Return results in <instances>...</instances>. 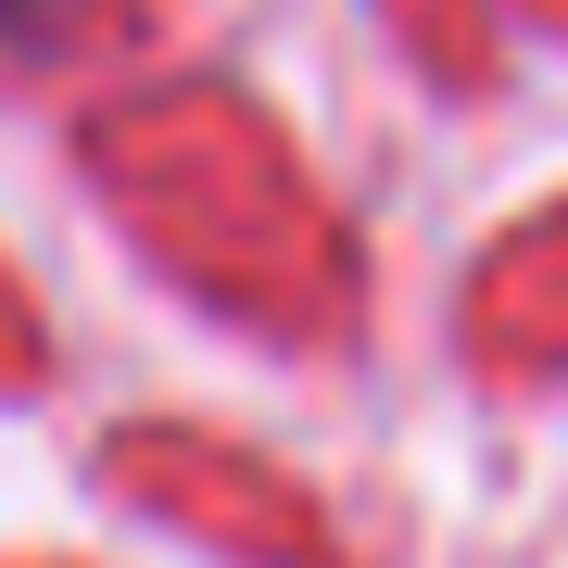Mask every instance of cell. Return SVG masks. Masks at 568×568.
<instances>
[{
    "label": "cell",
    "mask_w": 568,
    "mask_h": 568,
    "mask_svg": "<svg viewBox=\"0 0 568 568\" xmlns=\"http://www.w3.org/2000/svg\"><path fill=\"white\" fill-rule=\"evenodd\" d=\"M89 190L203 316L253 328L278 354H354L366 253L328 215V190L304 178V152L241 89H215V77L126 89L114 114H89Z\"/></svg>",
    "instance_id": "obj_1"
},
{
    "label": "cell",
    "mask_w": 568,
    "mask_h": 568,
    "mask_svg": "<svg viewBox=\"0 0 568 568\" xmlns=\"http://www.w3.org/2000/svg\"><path fill=\"white\" fill-rule=\"evenodd\" d=\"M102 493L140 506L152 530H178V544L227 556V568H366V544L328 518V493L304 467L253 455L241 429H203V417L102 429Z\"/></svg>",
    "instance_id": "obj_2"
},
{
    "label": "cell",
    "mask_w": 568,
    "mask_h": 568,
    "mask_svg": "<svg viewBox=\"0 0 568 568\" xmlns=\"http://www.w3.org/2000/svg\"><path fill=\"white\" fill-rule=\"evenodd\" d=\"M467 354L493 379H556L568 366V203L480 253V278H467Z\"/></svg>",
    "instance_id": "obj_3"
},
{
    "label": "cell",
    "mask_w": 568,
    "mask_h": 568,
    "mask_svg": "<svg viewBox=\"0 0 568 568\" xmlns=\"http://www.w3.org/2000/svg\"><path fill=\"white\" fill-rule=\"evenodd\" d=\"M164 0H0V77H77V63H102L126 39H152Z\"/></svg>",
    "instance_id": "obj_4"
},
{
    "label": "cell",
    "mask_w": 568,
    "mask_h": 568,
    "mask_svg": "<svg viewBox=\"0 0 568 568\" xmlns=\"http://www.w3.org/2000/svg\"><path fill=\"white\" fill-rule=\"evenodd\" d=\"M379 13H392V39H405V51H417V63H429L443 89H480V77H493L480 0H379Z\"/></svg>",
    "instance_id": "obj_5"
},
{
    "label": "cell",
    "mask_w": 568,
    "mask_h": 568,
    "mask_svg": "<svg viewBox=\"0 0 568 568\" xmlns=\"http://www.w3.org/2000/svg\"><path fill=\"white\" fill-rule=\"evenodd\" d=\"M39 379H51V316L13 278V253H0V392H39Z\"/></svg>",
    "instance_id": "obj_6"
},
{
    "label": "cell",
    "mask_w": 568,
    "mask_h": 568,
    "mask_svg": "<svg viewBox=\"0 0 568 568\" xmlns=\"http://www.w3.org/2000/svg\"><path fill=\"white\" fill-rule=\"evenodd\" d=\"M544 13H556V26H568V0H544Z\"/></svg>",
    "instance_id": "obj_7"
}]
</instances>
